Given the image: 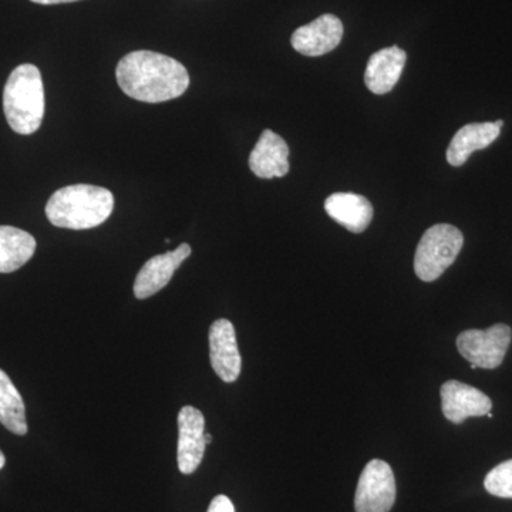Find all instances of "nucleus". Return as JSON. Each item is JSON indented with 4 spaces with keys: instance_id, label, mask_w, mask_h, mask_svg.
I'll list each match as a JSON object with an SVG mask.
<instances>
[{
    "instance_id": "4",
    "label": "nucleus",
    "mask_w": 512,
    "mask_h": 512,
    "mask_svg": "<svg viewBox=\"0 0 512 512\" xmlns=\"http://www.w3.org/2000/svg\"><path fill=\"white\" fill-rule=\"evenodd\" d=\"M463 245L460 229L448 224L433 225L420 239L414 272L423 282L436 281L454 264Z\"/></svg>"
},
{
    "instance_id": "9",
    "label": "nucleus",
    "mask_w": 512,
    "mask_h": 512,
    "mask_svg": "<svg viewBox=\"0 0 512 512\" xmlns=\"http://www.w3.org/2000/svg\"><path fill=\"white\" fill-rule=\"evenodd\" d=\"M343 37V23L338 16H319L309 25L293 32L291 43L296 52L303 56L318 57L332 52L340 45Z\"/></svg>"
},
{
    "instance_id": "21",
    "label": "nucleus",
    "mask_w": 512,
    "mask_h": 512,
    "mask_svg": "<svg viewBox=\"0 0 512 512\" xmlns=\"http://www.w3.org/2000/svg\"><path fill=\"white\" fill-rule=\"evenodd\" d=\"M5 464H6L5 454H3L2 450H0V470H2L3 467H5Z\"/></svg>"
},
{
    "instance_id": "20",
    "label": "nucleus",
    "mask_w": 512,
    "mask_h": 512,
    "mask_svg": "<svg viewBox=\"0 0 512 512\" xmlns=\"http://www.w3.org/2000/svg\"><path fill=\"white\" fill-rule=\"evenodd\" d=\"M33 3H39V5H60V3H72L77 0H30Z\"/></svg>"
},
{
    "instance_id": "5",
    "label": "nucleus",
    "mask_w": 512,
    "mask_h": 512,
    "mask_svg": "<svg viewBox=\"0 0 512 512\" xmlns=\"http://www.w3.org/2000/svg\"><path fill=\"white\" fill-rule=\"evenodd\" d=\"M511 339L510 326L498 323L487 330L470 329L460 333L457 348L477 369H497L504 362Z\"/></svg>"
},
{
    "instance_id": "19",
    "label": "nucleus",
    "mask_w": 512,
    "mask_h": 512,
    "mask_svg": "<svg viewBox=\"0 0 512 512\" xmlns=\"http://www.w3.org/2000/svg\"><path fill=\"white\" fill-rule=\"evenodd\" d=\"M207 512H235V508L227 495H218L211 501Z\"/></svg>"
},
{
    "instance_id": "14",
    "label": "nucleus",
    "mask_w": 512,
    "mask_h": 512,
    "mask_svg": "<svg viewBox=\"0 0 512 512\" xmlns=\"http://www.w3.org/2000/svg\"><path fill=\"white\" fill-rule=\"evenodd\" d=\"M407 55L399 46L386 47L370 56L365 72L367 89L375 94L392 92L399 82Z\"/></svg>"
},
{
    "instance_id": "16",
    "label": "nucleus",
    "mask_w": 512,
    "mask_h": 512,
    "mask_svg": "<svg viewBox=\"0 0 512 512\" xmlns=\"http://www.w3.org/2000/svg\"><path fill=\"white\" fill-rule=\"evenodd\" d=\"M36 251V239L23 229L0 225V274H12L28 264Z\"/></svg>"
},
{
    "instance_id": "17",
    "label": "nucleus",
    "mask_w": 512,
    "mask_h": 512,
    "mask_svg": "<svg viewBox=\"0 0 512 512\" xmlns=\"http://www.w3.org/2000/svg\"><path fill=\"white\" fill-rule=\"evenodd\" d=\"M0 423L10 433L18 436H25L28 433L25 403L15 384L2 369H0Z\"/></svg>"
},
{
    "instance_id": "18",
    "label": "nucleus",
    "mask_w": 512,
    "mask_h": 512,
    "mask_svg": "<svg viewBox=\"0 0 512 512\" xmlns=\"http://www.w3.org/2000/svg\"><path fill=\"white\" fill-rule=\"evenodd\" d=\"M485 490L500 498H512V460L493 468L484 481Z\"/></svg>"
},
{
    "instance_id": "2",
    "label": "nucleus",
    "mask_w": 512,
    "mask_h": 512,
    "mask_svg": "<svg viewBox=\"0 0 512 512\" xmlns=\"http://www.w3.org/2000/svg\"><path fill=\"white\" fill-rule=\"evenodd\" d=\"M114 210L113 192L96 185L60 188L46 205L47 220L57 228L90 229L109 220Z\"/></svg>"
},
{
    "instance_id": "7",
    "label": "nucleus",
    "mask_w": 512,
    "mask_h": 512,
    "mask_svg": "<svg viewBox=\"0 0 512 512\" xmlns=\"http://www.w3.org/2000/svg\"><path fill=\"white\" fill-rule=\"evenodd\" d=\"M205 419L200 410L185 406L178 413V468L181 473H195L204 458Z\"/></svg>"
},
{
    "instance_id": "3",
    "label": "nucleus",
    "mask_w": 512,
    "mask_h": 512,
    "mask_svg": "<svg viewBox=\"0 0 512 512\" xmlns=\"http://www.w3.org/2000/svg\"><path fill=\"white\" fill-rule=\"evenodd\" d=\"M3 111L10 128L22 136L36 133L45 117V87L33 64H20L3 90Z\"/></svg>"
},
{
    "instance_id": "12",
    "label": "nucleus",
    "mask_w": 512,
    "mask_h": 512,
    "mask_svg": "<svg viewBox=\"0 0 512 512\" xmlns=\"http://www.w3.org/2000/svg\"><path fill=\"white\" fill-rule=\"evenodd\" d=\"M288 157L289 147L284 138L264 130L249 156V168L262 180L282 178L289 173Z\"/></svg>"
},
{
    "instance_id": "10",
    "label": "nucleus",
    "mask_w": 512,
    "mask_h": 512,
    "mask_svg": "<svg viewBox=\"0 0 512 512\" xmlns=\"http://www.w3.org/2000/svg\"><path fill=\"white\" fill-rule=\"evenodd\" d=\"M208 338L212 369L225 383H234L241 375L242 367L234 325L228 319L215 320Z\"/></svg>"
},
{
    "instance_id": "11",
    "label": "nucleus",
    "mask_w": 512,
    "mask_h": 512,
    "mask_svg": "<svg viewBox=\"0 0 512 512\" xmlns=\"http://www.w3.org/2000/svg\"><path fill=\"white\" fill-rule=\"evenodd\" d=\"M190 245H180L175 251L148 259L138 272L134 282V295L137 299H147L156 295L161 289L170 284L171 279L181 264L191 255Z\"/></svg>"
},
{
    "instance_id": "22",
    "label": "nucleus",
    "mask_w": 512,
    "mask_h": 512,
    "mask_svg": "<svg viewBox=\"0 0 512 512\" xmlns=\"http://www.w3.org/2000/svg\"><path fill=\"white\" fill-rule=\"evenodd\" d=\"M212 437L211 434L205 433V443L211 444Z\"/></svg>"
},
{
    "instance_id": "6",
    "label": "nucleus",
    "mask_w": 512,
    "mask_h": 512,
    "mask_svg": "<svg viewBox=\"0 0 512 512\" xmlns=\"http://www.w3.org/2000/svg\"><path fill=\"white\" fill-rule=\"evenodd\" d=\"M396 494L392 467L386 461L372 460L357 483L356 512H390L396 503Z\"/></svg>"
},
{
    "instance_id": "1",
    "label": "nucleus",
    "mask_w": 512,
    "mask_h": 512,
    "mask_svg": "<svg viewBox=\"0 0 512 512\" xmlns=\"http://www.w3.org/2000/svg\"><path fill=\"white\" fill-rule=\"evenodd\" d=\"M117 83L124 94L144 103H164L183 96L190 86V74L173 57L137 50L117 64Z\"/></svg>"
},
{
    "instance_id": "13",
    "label": "nucleus",
    "mask_w": 512,
    "mask_h": 512,
    "mask_svg": "<svg viewBox=\"0 0 512 512\" xmlns=\"http://www.w3.org/2000/svg\"><path fill=\"white\" fill-rule=\"evenodd\" d=\"M503 126L504 121L498 120L495 123H471L461 127L447 148L448 164L453 167L466 164L474 151L484 150L497 140Z\"/></svg>"
},
{
    "instance_id": "8",
    "label": "nucleus",
    "mask_w": 512,
    "mask_h": 512,
    "mask_svg": "<svg viewBox=\"0 0 512 512\" xmlns=\"http://www.w3.org/2000/svg\"><path fill=\"white\" fill-rule=\"evenodd\" d=\"M441 409L447 420L461 424L468 417L487 416L493 409V402L476 387L448 380L441 386Z\"/></svg>"
},
{
    "instance_id": "15",
    "label": "nucleus",
    "mask_w": 512,
    "mask_h": 512,
    "mask_svg": "<svg viewBox=\"0 0 512 512\" xmlns=\"http://www.w3.org/2000/svg\"><path fill=\"white\" fill-rule=\"evenodd\" d=\"M325 210L332 220L353 232L366 231L373 220V207L366 197L353 192H336L325 201Z\"/></svg>"
}]
</instances>
